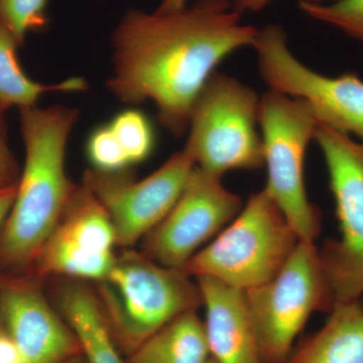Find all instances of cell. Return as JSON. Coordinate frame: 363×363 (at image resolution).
I'll return each mask as SVG.
<instances>
[{
    "label": "cell",
    "mask_w": 363,
    "mask_h": 363,
    "mask_svg": "<svg viewBox=\"0 0 363 363\" xmlns=\"http://www.w3.org/2000/svg\"><path fill=\"white\" fill-rule=\"evenodd\" d=\"M206 309L204 328L216 363H262L245 291L209 277L196 278Z\"/></svg>",
    "instance_id": "obj_14"
},
{
    "label": "cell",
    "mask_w": 363,
    "mask_h": 363,
    "mask_svg": "<svg viewBox=\"0 0 363 363\" xmlns=\"http://www.w3.org/2000/svg\"><path fill=\"white\" fill-rule=\"evenodd\" d=\"M18 168L9 147L0 145V189L18 184Z\"/></svg>",
    "instance_id": "obj_23"
},
{
    "label": "cell",
    "mask_w": 363,
    "mask_h": 363,
    "mask_svg": "<svg viewBox=\"0 0 363 363\" xmlns=\"http://www.w3.org/2000/svg\"><path fill=\"white\" fill-rule=\"evenodd\" d=\"M194 167L183 150L143 180H133L124 171L108 173L90 169L83 184L111 217L117 245L130 247L175 206Z\"/></svg>",
    "instance_id": "obj_10"
},
{
    "label": "cell",
    "mask_w": 363,
    "mask_h": 363,
    "mask_svg": "<svg viewBox=\"0 0 363 363\" xmlns=\"http://www.w3.org/2000/svg\"><path fill=\"white\" fill-rule=\"evenodd\" d=\"M20 111L25 168L0 235V260L11 267L35 262L77 188L67 175L65 160L80 112L59 104Z\"/></svg>",
    "instance_id": "obj_2"
},
{
    "label": "cell",
    "mask_w": 363,
    "mask_h": 363,
    "mask_svg": "<svg viewBox=\"0 0 363 363\" xmlns=\"http://www.w3.org/2000/svg\"><path fill=\"white\" fill-rule=\"evenodd\" d=\"M245 293L262 363H285L313 313L335 305L312 241L298 240L274 279Z\"/></svg>",
    "instance_id": "obj_7"
},
{
    "label": "cell",
    "mask_w": 363,
    "mask_h": 363,
    "mask_svg": "<svg viewBox=\"0 0 363 363\" xmlns=\"http://www.w3.org/2000/svg\"><path fill=\"white\" fill-rule=\"evenodd\" d=\"M130 166L149 159L155 147L152 123L143 112L128 109L108 123Z\"/></svg>",
    "instance_id": "obj_19"
},
{
    "label": "cell",
    "mask_w": 363,
    "mask_h": 363,
    "mask_svg": "<svg viewBox=\"0 0 363 363\" xmlns=\"http://www.w3.org/2000/svg\"><path fill=\"white\" fill-rule=\"evenodd\" d=\"M298 6L313 20L333 26L363 45V0H333L326 4L298 0Z\"/></svg>",
    "instance_id": "obj_20"
},
{
    "label": "cell",
    "mask_w": 363,
    "mask_h": 363,
    "mask_svg": "<svg viewBox=\"0 0 363 363\" xmlns=\"http://www.w3.org/2000/svg\"><path fill=\"white\" fill-rule=\"evenodd\" d=\"M86 152L88 160L98 171L114 173L125 171L131 167L108 123L91 133L86 145Z\"/></svg>",
    "instance_id": "obj_22"
},
{
    "label": "cell",
    "mask_w": 363,
    "mask_h": 363,
    "mask_svg": "<svg viewBox=\"0 0 363 363\" xmlns=\"http://www.w3.org/2000/svg\"><path fill=\"white\" fill-rule=\"evenodd\" d=\"M16 186L18 184L0 189V227L4 225L13 207L16 194Z\"/></svg>",
    "instance_id": "obj_26"
},
{
    "label": "cell",
    "mask_w": 363,
    "mask_h": 363,
    "mask_svg": "<svg viewBox=\"0 0 363 363\" xmlns=\"http://www.w3.org/2000/svg\"><path fill=\"white\" fill-rule=\"evenodd\" d=\"M0 145H2V147H9L6 119H4V114L2 113H0Z\"/></svg>",
    "instance_id": "obj_28"
},
{
    "label": "cell",
    "mask_w": 363,
    "mask_h": 363,
    "mask_svg": "<svg viewBox=\"0 0 363 363\" xmlns=\"http://www.w3.org/2000/svg\"><path fill=\"white\" fill-rule=\"evenodd\" d=\"M76 357H77L71 358V359L67 360V362H64V363H79L78 360L76 359Z\"/></svg>",
    "instance_id": "obj_29"
},
{
    "label": "cell",
    "mask_w": 363,
    "mask_h": 363,
    "mask_svg": "<svg viewBox=\"0 0 363 363\" xmlns=\"http://www.w3.org/2000/svg\"><path fill=\"white\" fill-rule=\"evenodd\" d=\"M128 363H208L204 323L196 310L185 312L130 353Z\"/></svg>",
    "instance_id": "obj_17"
},
{
    "label": "cell",
    "mask_w": 363,
    "mask_h": 363,
    "mask_svg": "<svg viewBox=\"0 0 363 363\" xmlns=\"http://www.w3.org/2000/svg\"><path fill=\"white\" fill-rule=\"evenodd\" d=\"M259 123L267 171L264 189L300 240L315 242L321 233V213L308 198L304 162L319 119L302 98L269 90L260 96Z\"/></svg>",
    "instance_id": "obj_6"
},
{
    "label": "cell",
    "mask_w": 363,
    "mask_h": 363,
    "mask_svg": "<svg viewBox=\"0 0 363 363\" xmlns=\"http://www.w3.org/2000/svg\"><path fill=\"white\" fill-rule=\"evenodd\" d=\"M243 205L240 196L222 185L221 178L195 166L175 206L143 238V253L161 266L183 271Z\"/></svg>",
    "instance_id": "obj_11"
},
{
    "label": "cell",
    "mask_w": 363,
    "mask_h": 363,
    "mask_svg": "<svg viewBox=\"0 0 363 363\" xmlns=\"http://www.w3.org/2000/svg\"><path fill=\"white\" fill-rule=\"evenodd\" d=\"M257 32L242 23L230 0H199L177 11L130 9L112 33L113 72L107 87L125 104L154 102L162 128L182 138L216 67L252 47Z\"/></svg>",
    "instance_id": "obj_1"
},
{
    "label": "cell",
    "mask_w": 363,
    "mask_h": 363,
    "mask_svg": "<svg viewBox=\"0 0 363 363\" xmlns=\"http://www.w3.org/2000/svg\"><path fill=\"white\" fill-rule=\"evenodd\" d=\"M252 48L269 90L302 98L311 105L320 124L357 136L363 145V81L357 74L328 77L305 66L291 51L285 30L277 23L259 28Z\"/></svg>",
    "instance_id": "obj_9"
},
{
    "label": "cell",
    "mask_w": 363,
    "mask_h": 363,
    "mask_svg": "<svg viewBox=\"0 0 363 363\" xmlns=\"http://www.w3.org/2000/svg\"><path fill=\"white\" fill-rule=\"evenodd\" d=\"M324 326L285 363H363V305L360 300L336 303Z\"/></svg>",
    "instance_id": "obj_15"
},
{
    "label": "cell",
    "mask_w": 363,
    "mask_h": 363,
    "mask_svg": "<svg viewBox=\"0 0 363 363\" xmlns=\"http://www.w3.org/2000/svg\"><path fill=\"white\" fill-rule=\"evenodd\" d=\"M274 0H233V7L236 13H257L266 9ZM313 4H326L328 0H307ZM333 1V0H331Z\"/></svg>",
    "instance_id": "obj_25"
},
{
    "label": "cell",
    "mask_w": 363,
    "mask_h": 363,
    "mask_svg": "<svg viewBox=\"0 0 363 363\" xmlns=\"http://www.w3.org/2000/svg\"><path fill=\"white\" fill-rule=\"evenodd\" d=\"M314 140L328 169L341 236L319 250L322 269L336 303L363 296V145L319 124Z\"/></svg>",
    "instance_id": "obj_8"
},
{
    "label": "cell",
    "mask_w": 363,
    "mask_h": 363,
    "mask_svg": "<svg viewBox=\"0 0 363 363\" xmlns=\"http://www.w3.org/2000/svg\"><path fill=\"white\" fill-rule=\"evenodd\" d=\"M0 312L23 363H64L81 353L77 338L35 286L7 283Z\"/></svg>",
    "instance_id": "obj_13"
},
{
    "label": "cell",
    "mask_w": 363,
    "mask_h": 363,
    "mask_svg": "<svg viewBox=\"0 0 363 363\" xmlns=\"http://www.w3.org/2000/svg\"><path fill=\"white\" fill-rule=\"evenodd\" d=\"M298 236L264 189L248 198L238 216L183 272L247 291L271 281L286 264Z\"/></svg>",
    "instance_id": "obj_4"
},
{
    "label": "cell",
    "mask_w": 363,
    "mask_h": 363,
    "mask_svg": "<svg viewBox=\"0 0 363 363\" xmlns=\"http://www.w3.org/2000/svg\"><path fill=\"white\" fill-rule=\"evenodd\" d=\"M59 304L87 363H124L96 295L69 284L60 291Z\"/></svg>",
    "instance_id": "obj_16"
},
{
    "label": "cell",
    "mask_w": 363,
    "mask_h": 363,
    "mask_svg": "<svg viewBox=\"0 0 363 363\" xmlns=\"http://www.w3.org/2000/svg\"><path fill=\"white\" fill-rule=\"evenodd\" d=\"M21 48L11 33L0 23V113L11 107L35 106L42 95L52 91L80 92L88 89L85 79L73 77L57 84H42L26 75L18 62Z\"/></svg>",
    "instance_id": "obj_18"
},
{
    "label": "cell",
    "mask_w": 363,
    "mask_h": 363,
    "mask_svg": "<svg viewBox=\"0 0 363 363\" xmlns=\"http://www.w3.org/2000/svg\"><path fill=\"white\" fill-rule=\"evenodd\" d=\"M98 294L112 335L130 354L177 317L203 305L197 281L186 272L133 252L116 257L98 281Z\"/></svg>",
    "instance_id": "obj_3"
},
{
    "label": "cell",
    "mask_w": 363,
    "mask_h": 363,
    "mask_svg": "<svg viewBox=\"0 0 363 363\" xmlns=\"http://www.w3.org/2000/svg\"><path fill=\"white\" fill-rule=\"evenodd\" d=\"M111 217L89 188L77 186L35 264L40 276L59 274L98 281L116 262Z\"/></svg>",
    "instance_id": "obj_12"
},
{
    "label": "cell",
    "mask_w": 363,
    "mask_h": 363,
    "mask_svg": "<svg viewBox=\"0 0 363 363\" xmlns=\"http://www.w3.org/2000/svg\"><path fill=\"white\" fill-rule=\"evenodd\" d=\"M187 6V0H162L161 6L157 7V11H177L185 9Z\"/></svg>",
    "instance_id": "obj_27"
},
{
    "label": "cell",
    "mask_w": 363,
    "mask_h": 363,
    "mask_svg": "<svg viewBox=\"0 0 363 363\" xmlns=\"http://www.w3.org/2000/svg\"><path fill=\"white\" fill-rule=\"evenodd\" d=\"M260 96L250 86L215 71L191 109L184 150L197 168L221 178L234 169L264 166Z\"/></svg>",
    "instance_id": "obj_5"
},
{
    "label": "cell",
    "mask_w": 363,
    "mask_h": 363,
    "mask_svg": "<svg viewBox=\"0 0 363 363\" xmlns=\"http://www.w3.org/2000/svg\"><path fill=\"white\" fill-rule=\"evenodd\" d=\"M48 0H0V23L20 47L32 30H40L47 25Z\"/></svg>",
    "instance_id": "obj_21"
},
{
    "label": "cell",
    "mask_w": 363,
    "mask_h": 363,
    "mask_svg": "<svg viewBox=\"0 0 363 363\" xmlns=\"http://www.w3.org/2000/svg\"><path fill=\"white\" fill-rule=\"evenodd\" d=\"M0 363H23L20 350L9 335L0 331Z\"/></svg>",
    "instance_id": "obj_24"
},
{
    "label": "cell",
    "mask_w": 363,
    "mask_h": 363,
    "mask_svg": "<svg viewBox=\"0 0 363 363\" xmlns=\"http://www.w3.org/2000/svg\"><path fill=\"white\" fill-rule=\"evenodd\" d=\"M360 302H362V305H363V296H362V298H360Z\"/></svg>",
    "instance_id": "obj_31"
},
{
    "label": "cell",
    "mask_w": 363,
    "mask_h": 363,
    "mask_svg": "<svg viewBox=\"0 0 363 363\" xmlns=\"http://www.w3.org/2000/svg\"><path fill=\"white\" fill-rule=\"evenodd\" d=\"M208 363H216V362H215L214 360L212 359V358H211V359H210L209 362H208Z\"/></svg>",
    "instance_id": "obj_30"
}]
</instances>
